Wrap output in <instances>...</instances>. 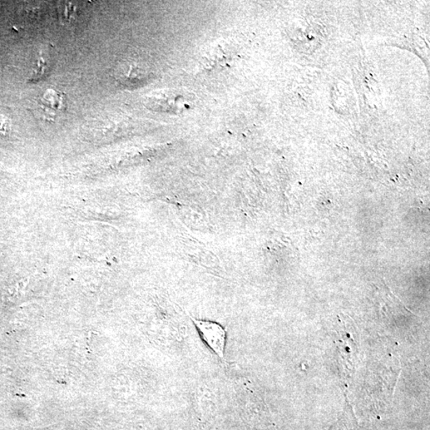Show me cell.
Listing matches in <instances>:
<instances>
[{"label":"cell","instance_id":"obj_1","mask_svg":"<svg viewBox=\"0 0 430 430\" xmlns=\"http://www.w3.org/2000/svg\"><path fill=\"white\" fill-rule=\"evenodd\" d=\"M202 340L217 357L225 360L226 331L213 321L192 319Z\"/></svg>","mask_w":430,"mask_h":430}]
</instances>
